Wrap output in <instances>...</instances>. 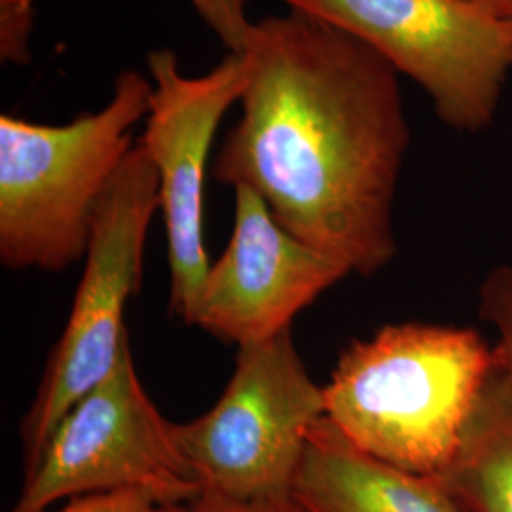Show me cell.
<instances>
[{"instance_id":"obj_1","label":"cell","mask_w":512,"mask_h":512,"mask_svg":"<svg viewBox=\"0 0 512 512\" xmlns=\"http://www.w3.org/2000/svg\"><path fill=\"white\" fill-rule=\"evenodd\" d=\"M251 78L215 181L247 186L294 238L353 274L397 255L393 209L410 128L399 73L363 40L302 10L255 23Z\"/></svg>"},{"instance_id":"obj_2","label":"cell","mask_w":512,"mask_h":512,"mask_svg":"<svg viewBox=\"0 0 512 512\" xmlns=\"http://www.w3.org/2000/svg\"><path fill=\"white\" fill-rule=\"evenodd\" d=\"M495 365L494 346L471 327L385 325L340 353L325 418L366 456L439 478Z\"/></svg>"},{"instance_id":"obj_3","label":"cell","mask_w":512,"mask_h":512,"mask_svg":"<svg viewBox=\"0 0 512 512\" xmlns=\"http://www.w3.org/2000/svg\"><path fill=\"white\" fill-rule=\"evenodd\" d=\"M152 80L124 71L109 103L65 126L0 116V262L63 272L86 258L112 179L147 120Z\"/></svg>"},{"instance_id":"obj_4","label":"cell","mask_w":512,"mask_h":512,"mask_svg":"<svg viewBox=\"0 0 512 512\" xmlns=\"http://www.w3.org/2000/svg\"><path fill=\"white\" fill-rule=\"evenodd\" d=\"M158 209V171L137 143L99 205L73 310L21 423L25 475L59 421L118 363L129 338L124 311L141 289L148 228Z\"/></svg>"},{"instance_id":"obj_5","label":"cell","mask_w":512,"mask_h":512,"mask_svg":"<svg viewBox=\"0 0 512 512\" xmlns=\"http://www.w3.org/2000/svg\"><path fill=\"white\" fill-rule=\"evenodd\" d=\"M321 418L323 387L311 380L287 330L239 348L217 404L175 431L200 495L289 503L308 433Z\"/></svg>"},{"instance_id":"obj_6","label":"cell","mask_w":512,"mask_h":512,"mask_svg":"<svg viewBox=\"0 0 512 512\" xmlns=\"http://www.w3.org/2000/svg\"><path fill=\"white\" fill-rule=\"evenodd\" d=\"M363 40L412 78L448 128L492 126L512 71V25L461 0H285Z\"/></svg>"},{"instance_id":"obj_7","label":"cell","mask_w":512,"mask_h":512,"mask_svg":"<svg viewBox=\"0 0 512 512\" xmlns=\"http://www.w3.org/2000/svg\"><path fill=\"white\" fill-rule=\"evenodd\" d=\"M175 427L141 384L128 338L109 376L55 427L12 512H44L63 499L116 490H148L173 505L198 499L202 488Z\"/></svg>"},{"instance_id":"obj_8","label":"cell","mask_w":512,"mask_h":512,"mask_svg":"<svg viewBox=\"0 0 512 512\" xmlns=\"http://www.w3.org/2000/svg\"><path fill=\"white\" fill-rule=\"evenodd\" d=\"M152 99L139 145L158 171L171 270V310L192 325L209 258L203 239L205 171L220 120L251 78L245 52H230L200 76H186L171 50L147 57Z\"/></svg>"},{"instance_id":"obj_9","label":"cell","mask_w":512,"mask_h":512,"mask_svg":"<svg viewBox=\"0 0 512 512\" xmlns=\"http://www.w3.org/2000/svg\"><path fill=\"white\" fill-rule=\"evenodd\" d=\"M234 190L232 236L205 274L192 325L239 349L291 330L300 311L351 272L294 238L251 188Z\"/></svg>"},{"instance_id":"obj_10","label":"cell","mask_w":512,"mask_h":512,"mask_svg":"<svg viewBox=\"0 0 512 512\" xmlns=\"http://www.w3.org/2000/svg\"><path fill=\"white\" fill-rule=\"evenodd\" d=\"M293 499L306 512H463L437 478L366 456L327 418L308 433Z\"/></svg>"},{"instance_id":"obj_11","label":"cell","mask_w":512,"mask_h":512,"mask_svg":"<svg viewBox=\"0 0 512 512\" xmlns=\"http://www.w3.org/2000/svg\"><path fill=\"white\" fill-rule=\"evenodd\" d=\"M437 480L463 512H512V374L499 361Z\"/></svg>"},{"instance_id":"obj_12","label":"cell","mask_w":512,"mask_h":512,"mask_svg":"<svg viewBox=\"0 0 512 512\" xmlns=\"http://www.w3.org/2000/svg\"><path fill=\"white\" fill-rule=\"evenodd\" d=\"M476 311L495 332V355L499 365L512 374V266H497L478 287Z\"/></svg>"},{"instance_id":"obj_13","label":"cell","mask_w":512,"mask_h":512,"mask_svg":"<svg viewBox=\"0 0 512 512\" xmlns=\"http://www.w3.org/2000/svg\"><path fill=\"white\" fill-rule=\"evenodd\" d=\"M200 18L234 54L247 52L255 23L247 18V0H190Z\"/></svg>"},{"instance_id":"obj_14","label":"cell","mask_w":512,"mask_h":512,"mask_svg":"<svg viewBox=\"0 0 512 512\" xmlns=\"http://www.w3.org/2000/svg\"><path fill=\"white\" fill-rule=\"evenodd\" d=\"M37 19V0H0V59L10 65L31 61L29 38Z\"/></svg>"},{"instance_id":"obj_15","label":"cell","mask_w":512,"mask_h":512,"mask_svg":"<svg viewBox=\"0 0 512 512\" xmlns=\"http://www.w3.org/2000/svg\"><path fill=\"white\" fill-rule=\"evenodd\" d=\"M183 507L148 490H116L78 495L54 512H181Z\"/></svg>"},{"instance_id":"obj_16","label":"cell","mask_w":512,"mask_h":512,"mask_svg":"<svg viewBox=\"0 0 512 512\" xmlns=\"http://www.w3.org/2000/svg\"><path fill=\"white\" fill-rule=\"evenodd\" d=\"M181 512H306L296 501L289 503H251L234 501L213 495H200L198 499L186 503Z\"/></svg>"},{"instance_id":"obj_17","label":"cell","mask_w":512,"mask_h":512,"mask_svg":"<svg viewBox=\"0 0 512 512\" xmlns=\"http://www.w3.org/2000/svg\"><path fill=\"white\" fill-rule=\"evenodd\" d=\"M461 2L480 8L495 18L505 19V21L512 19V0H461Z\"/></svg>"},{"instance_id":"obj_18","label":"cell","mask_w":512,"mask_h":512,"mask_svg":"<svg viewBox=\"0 0 512 512\" xmlns=\"http://www.w3.org/2000/svg\"><path fill=\"white\" fill-rule=\"evenodd\" d=\"M509 23H511V25H512V19H511V21H509Z\"/></svg>"}]
</instances>
